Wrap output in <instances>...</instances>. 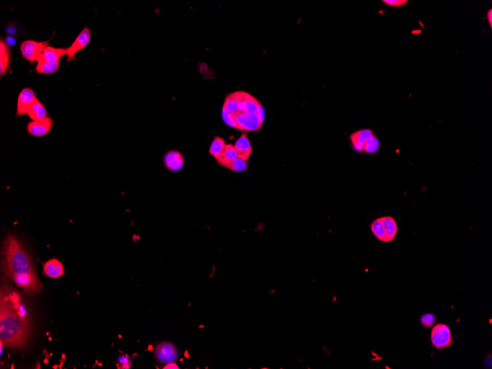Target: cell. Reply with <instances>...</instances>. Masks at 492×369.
Returning a JSON list of instances; mask_svg holds the SVG:
<instances>
[{
	"mask_svg": "<svg viewBox=\"0 0 492 369\" xmlns=\"http://www.w3.org/2000/svg\"><path fill=\"white\" fill-rule=\"evenodd\" d=\"M31 333L29 316L19 296L2 291L0 303L1 347L18 348L26 345Z\"/></svg>",
	"mask_w": 492,
	"mask_h": 369,
	"instance_id": "6da1fadb",
	"label": "cell"
},
{
	"mask_svg": "<svg viewBox=\"0 0 492 369\" xmlns=\"http://www.w3.org/2000/svg\"><path fill=\"white\" fill-rule=\"evenodd\" d=\"M2 256V270L10 279L28 293H42V283L37 278L26 250L14 234H9L5 238Z\"/></svg>",
	"mask_w": 492,
	"mask_h": 369,
	"instance_id": "7a4b0ae2",
	"label": "cell"
},
{
	"mask_svg": "<svg viewBox=\"0 0 492 369\" xmlns=\"http://www.w3.org/2000/svg\"><path fill=\"white\" fill-rule=\"evenodd\" d=\"M49 41L36 42L34 40H26L20 45V52L22 57L33 64L36 62L44 50L49 46Z\"/></svg>",
	"mask_w": 492,
	"mask_h": 369,
	"instance_id": "3957f363",
	"label": "cell"
},
{
	"mask_svg": "<svg viewBox=\"0 0 492 369\" xmlns=\"http://www.w3.org/2000/svg\"><path fill=\"white\" fill-rule=\"evenodd\" d=\"M431 342L437 349H443L453 344L450 329L447 325L439 323L433 326L431 332Z\"/></svg>",
	"mask_w": 492,
	"mask_h": 369,
	"instance_id": "277c9868",
	"label": "cell"
},
{
	"mask_svg": "<svg viewBox=\"0 0 492 369\" xmlns=\"http://www.w3.org/2000/svg\"><path fill=\"white\" fill-rule=\"evenodd\" d=\"M91 40V31L89 28H84L79 35L76 37L75 41L72 42V45L66 48V56H67V62H72L75 60L76 58V54L79 51L86 48L89 45Z\"/></svg>",
	"mask_w": 492,
	"mask_h": 369,
	"instance_id": "5b68a950",
	"label": "cell"
},
{
	"mask_svg": "<svg viewBox=\"0 0 492 369\" xmlns=\"http://www.w3.org/2000/svg\"><path fill=\"white\" fill-rule=\"evenodd\" d=\"M36 95L31 88L22 89L18 95L16 103V116L28 114L30 109L37 100Z\"/></svg>",
	"mask_w": 492,
	"mask_h": 369,
	"instance_id": "8992f818",
	"label": "cell"
},
{
	"mask_svg": "<svg viewBox=\"0 0 492 369\" xmlns=\"http://www.w3.org/2000/svg\"><path fill=\"white\" fill-rule=\"evenodd\" d=\"M238 130L244 132L257 131L261 130L262 125L260 123L257 114L241 113L234 115Z\"/></svg>",
	"mask_w": 492,
	"mask_h": 369,
	"instance_id": "52a82bcc",
	"label": "cell"
},
{
	"mask_svg": "<svg viewBox=\"0 0 492 369\" xmlns=\"http://www.w3.org/2000/svg\"><path fill=\"white\" fill-rule=\"evenodd\" d=\"M155 355L158 361L164 364H168L177 360L178 352L174 345L164 342L156 346Z\"/></svg>",
	"mask_w": 492,
	"mask_h": 369,
	"instance_id": "ba28073f",
	"label": "cell"
},
{
	"mask_svg": "<svg viewBox=\"0 0 492 369\" xmlns=\"http://www.w3.org/2000/svg\"><path fill=\"white\" fill-rule=\"evenodd\" d=\"M53 126V120L49 116L42 120H35L28 123V133L35 137H45L50 132Z\"/></svg>",
	"mask_w": 492,
	"mask_h": 369,
	"instance_id": "9c48e42d",
	"label": "cell"
},
{
	"mask_svg": "<svg viewBox=\"0 0 492 369\" xmlns=\"http://www.w3.org/2000/svg\"><path fill=\"white\" fill-rule=\"evenodd\" d=\"M164 164L167 170L177 172L183 168L184 159L181 153L177 150H170L163 157Z\"/></svg>",
	"mask_w": 492,
	"mask_h": 369,
	"instance_id": "30bf717a",
	"label": "cell"
},
{
	"mask_svg": "<svg viewBox=\"0 0 492 369\" xmlns=\"http://www.w3.org/2000/svg\"><path fill=\"white\" fill-rule=\"evenodd\" d=\"M234 147L238 154V158L248 161L252 153V146L248 140V134L246 132L242 133L238 140L234 144Z\"/></svg>",
	"mask_w": 492,
	"mask_h": 369,
	"instance_id": "8fae6325",
	"label": "cell"
},
{
	"mask_svg": "<svg viewBox=\"0 0 492 369\" xmlns=\"http://www.w3.org/2000/svg\"><path fill=\"white\" fill-rule=\"evenodd\" d=\"M373 135V131L370 129H361L352 133L350 140L354 150L358 152L363 151L364 144Z\"/></svg>",
	"mask_w": 492,
	"mask_h": 369,
	"instance_id": "7c38bea8",
	"label": "cell"
},
{
	"mask_svg": "<svg viewBox=\"0 0 492 369\" xmlns=\"http://www.w3.org/2000/svg\"><path fill=\"white\" fill-rule=\"evenodd\" d=\"M44 273L52 279L61 277L65 273V268L57 259H49L44 264Z\"/></svg>",
	"mask_w": 492,
	"mask_h": 369,
	"instance_id": "4fadbf2b",
	"label": "cell"
},
{
	"mask_svg": "<svg viewBox=\"0 0 492 369\" xmlns=\"http://www.w3.org/2000/svg\"><path fill=\"white\" fill-rule=\"evenodd\" d=\"M244 98V92L237 91L232 92L227 95L225 99L224 104L223 108H224L229 113L232 115H236L238 111L239 104L240 101Z\"/></svg>",
	"mask_w": 492,
	"mask_h": 369,
	"instance_id": "5bb4252c",
	"label": "cell"
},
{
	"mask_svg": "<svg viewBox=\"0 0 492 369\" xmlns=\"http://www.w3.org/2000/svg\"><path fill=\"white\" fill-rule=\"evenodd\" d=\"M65 55H66V49L65 48H57L50 46H48L41 54V57L44 60L53 64L60 63V60Z\"/></svg>",
	"mask_w": 492,
	"mask_h": 369,
	"instance_id": "9a60e30c",
	"label": "cell"
},
{
	"mask_svg": "<svg viewBox=\"0 0 492 369\" xmlns=\"http://www.w3.org/2000/svg\"><path fill=\"white\" fill-rule=\"evenodd\" d=\"M11 60V50L3 38L0 41V75H5L8 70Z\"/></svg>",
	"mask_w": 492,
	"mask_h": 369,
	"instance_id": "2e32d148",
	"label": "cell"
},
{
	"mask_svg": "<svg viewBox=\"0 0 492 369\" xmlns=\"http://www.w3.org/2000/svg\"><path fill=\"white\" fill-rule=\"evenodd\" d=\"M380 219L385 228L387 242H392L396 238L397 234V224L395 220L391 216L382 217Z\"/></svg>",
	"mask_w": 492,
	"mask_h": 369,
	"instance_id": "e0dca14e",
	"label": "cell"
},
{
	"mask_svg": "<svg viewBox=\"0 0 492 369\" xmlns=\"http://www.w3.org/2000/svg\"><path fill=\"white\" fill-rule=\"evenodd\" d=\"M237 158H238V154H237V150H236L234 144H227L223 156L219 160H216V161L222 167L227 168V166L231 161L237 160Z\"/></svg>",
	"mask_w": 492,
	"mask_h": 369,
	"instance_id": "ac0fdd59",
	"label": "cell"
},
{
	"mask_svg": "<svg viewBox=\"0 0 492 369\" xmlns=\"http://www.w3.org/2000/svg\"><path fill=\"white\" fill-rule=\"evenodd\" d=\"M28 116L32 121L42 120L48 117V111L43 104L37 99L28 113Z\"/></svg>",
	"mask_w": 492,
	"mask_h": 369,
	"instance_id": "d6986e66",
	"label": "cell"
},
{
	"mask_svg": "<svg viewBox=\"0 0 492 369\" xmlns=\"http://www.w3.org/2000/svg\"><path fill=\"white\" fill-rule=\"evenodd\" d=\"M37 65L35 66V71L36 73L43 74V75H49L56 72L59 69L60 63L50 64L49 62L44 60L43 58L40 55L36 61Z\"/></svg>",
	"mask_w": 492,
	"mask_h": 369,
	"instance_id": "ffe728a7",
	"label": "cell"
},
{
	"mask_svg": "<svg viewBox=\"0 0 492 369\" xmlns=\"http://www.w3.org/2000/svg\"><path fill=\"white\" fill-rule=\"evenodd\" d=\"M226 146H227V144L223 138L220 137H215L210 144L209 153L213 156L215 160H219L223 156Z\"/></svg>",
	"mask_w": 492,
	"mask_h": 369,
	"instance_id": "44dd1931",
	"label": "cell"
},
{
	"mask_svg": "<svg viewBox=\"0 0 492 369\" xmlns=\"http://www.w3.org/2000/svg\"><path fill=\"white\" fill-rule=\"evenodd\" d=\"M245 101L246 104V113L251 114H257L261 103L254 96L247 92H244Z\"/></svg>",
	"mask_w": 492,
	"mask_h": 369,
	"instance_id": "7402d4cb",
	"label": "cell"
},
{
	"mask_svg": "<svg viewBox=\"0 0 492 369\" xmlns=\"http://www.w3.org/2000/svg\"><path fill=\"white\" fill-rule=\"evenodd\" d=\"M371 229H372L373 235L377 238L379 241L382 242H387L386 235H385V228L380 218L375 220L371 224Z\"/></svg>",
	"mask_w": 492,
	"mask_h": 369,
	"instance_id": "603a6c76",
	"label": "cell"
},
{
	"mask_svg": "<svg viewBox=\"0 0 492 369\" xmlns=\"http://www.w3.org/2000/svg\"><path fill=\"white\" fill-rule=\"evenodd\" d=\"M380 147V143L377 137L375 136H372L370 138L368 139L364 144L363 151L368 154H374L377 153Z\"/></svg>",
	"mask_w": 492,
	"mask_h": 369,
	"instance_id": "cb8c5ba5",
	"label": "cell"
},
{
	"mask_svg": "<svg viewBox=\"0 0 492 369\" xmlns=\"http://www.w3.org/2000/svg\"><path fill=\"white\" fill-rule=\"evenodd\" d=\"M248 167V161H245V160H242V159L237 158V160L231 161L227 166V168L229 169V170H231V171L236 172V173H241V172L247 170Z\"/></svg>",
	"mask_w": 492,
	"mask_h": 369,
	"instance_id": "d4e9b609",
	"label": "cell"
},
{
	"mask_svg": "<svg viewBox=\"0 0 492 369\" xmlns=\"http://www.w3.org/2000/svg\"><path fill=\"white\" fill-rule=\"evenodd\" d=\"M222 119L223 121L227 126H230L231 128H234L237 129L238 130V127H237V123H236L235 116L234 115L231 114L229 113L224 108L222 109Z\"/></svg>",
	"mask_w": 492,
	"mask_h": 369,
	"instance_id": "484cf974",
	"label": "cell"
},
{
	"mask_svg": "<svg viewBox=\"0 0 492 369\" xmlns=\"http://www.w3.org/2000/svg\"><path fill=\"white\" fill-rule=\"evenodd\" d=\"M420 321L421 323H422L425 327H431V326H433V325L435 324L436 317H435L434 315L432 314V313H426V314H424L421 316Z\"/></svg>",
	"mask_w": 492,
	"mask_h": 369,
	"instance_id": "4316f807",
	"label": "cell"
},
{
	"mask_svg": "<svg viewBox=\"0 0 492 369\" xmlns=\"http://www.w3.org/2000/svg\"><path fill=\"white\" fill-rule=\"evenodd\" d=\"M382 2L386 5H390V6L394 7V8H399V7L403 6L405 4L408 2V1L407 0H382Z\"/></svg>",
	"mask_w": 492,
	"mask_h": 369,
	"instance_id": "83f0119b",
	"label": "cell"
},
{
	"mask_svg": "<svg viewBox=\"0 0 492 369\" xmlns=\"http://www.w3.org/2000/svg\"><path fill=\"white\" fill-rule=\"evenodd\" d=\"M257 117H258L260 123H261L262 125L263 123H264V119H265V112H264V108H263V106H262V105L261 106H260V109H259L258 112H257Z\"/></svg>",
	"mask_w": 492,
	"mask_h": 369,
	"instance_id": "f1b7e54d",
	"label": "cell"
},
{
	"mask_svg": "<svg viewBox=\"0 0 492 369\" xmlns=\"http://www.w3.org/2000/svg\"><path fill=\"white\" fill-rule=\"evenodd\" d=\"M119 363L122 365L129 364L131 365V361L129 360V357L128 355L121 356L119 357Z\"/></svg>",
	"mask_w": 492,
	"mask_h": 369,
	"instance_id": "f546056e",
	"label": "cell"
},
{
	"mask_svg": "<svg viewBox=\"0 0 492 369\" xmlns=\"http://www.w3.org/2000/svg\"><path fill=\"white\" fill-rule=\"evenodd\" d=\"M163 369H179V366H178V365L176 364V363H173V362H172V363H168V364H166V366H164V367Z\"/></svg>",
	"mask_w": 492,
	"mask_h": 369,
	"instance_id": "4dcf8cb0",
	"label": "cell"
},
{
	"mask_svg": "<svg viewBox=\"0 0 492 369\" xmlns=\"http://www.w3.org/2000/svg\"><path fill=\"white\" fill-rule=\"evenodd\" d=\"M487 18L489 21V25H490L491 28L492 26V10H489V12L487 13Z\"/></svg>",
	"mask_w": 492,
	"mask_h": 369,
	"instance_id": "1f68e13d",
	"label": "cell"
},
{
	"mask_svg": "<svg viewBox=\"0 0 492 369\" xmlns=\"http://www.w3.org/2000/svg\"><path fill=\"white\" fill-rule=\"evenodd\" d=\"M185 357H187V358H189V354L188 353H187V352H186L185 353Z\"/></svg>",
	"mask_w": 492,
	"mask_h": 369,
	"instance_id": "d6a6232c",
	"label": "cell"
}]
</instances>
